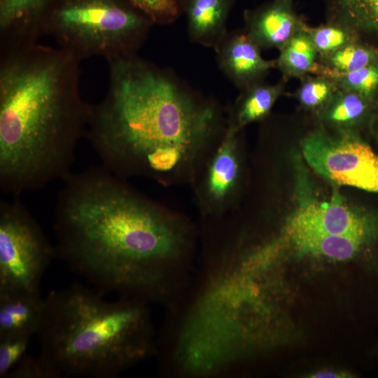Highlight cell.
Segmentation results:
<instances>
[{
  "instance_id": "obj_27",
  "label": "cell",
  "mask_w": 378,
  "mask_h": 378,
  "mask_svg": "<svg viewBox=\"0 0 378 378\" xmlns=\"http://www.w3.org/2000/svg\"><path fill=\"white\" fill-rule=\"evenodd\" d=\"M312 377L326 378V377H345L346 373H342L338 372H333L332 370L320 371L316 373L312 374Z\"/></svg>"
},
{
  "instance_id": "obj_9",
  "label": "cell",
  "mask_w": 378,
  "mask_h": 378,
  "mask_svg": "<svg viewBox=\"0 0 378 378\" xmlns=\"http://www.w3.org/2000/svg\"><path fill=\"white\" fill-rule=\"evenodd\" d=\"M297 188L298 206L288 216L282 234L316 232L363 238L378 237V218L370 211L346 204L338 193L321 202L311 195L302 177Z\"/></svg>"
},
{
  "instance_id": "obj_14",
  "label": "cell",
  "mask_w": 378,
  "mask_h": 378,
  "mask_svg": "<svg viewBox=\"0 0 378 378\" xmlns=\"http://www.w3.org/2000/svg\"><path fill=\"white\" fill-rule=\"evenodd\" d=\"M43 311L40 291L0 292V337L37 334Z\"/></svg>"
},
{
  "instance_id": "obj_3",
  "label": "cell",
  "mask_w": 378,
  "mask_h": 378,
  "mask_svg": "<svg viewBox=\"0 0 378 378\" xmlns=\"http://www.w3.org/2000/svg\"><path fill=\"white\" fill-rule=\"evenodd\" d=\"M80 60L38 44L0 50V188L15 197L71 172L92 105Z\"/></svg>"
},
{
  "instance_id": "obj_21",
  "label": "cell",
  "mask_w": 378,
  "mask_h": 378,
  "mask_svg": "<svg viewBox=\"0 0 378 378\" xmlns=\"http://www.w3.org/2000/svg\"><path fill=\"white\" fill-rule=\"evenodd\" d=\"M295 97L304 110L316 115L328 104L339 87L328 76L309 74L300 78Z\"/></svg>"
},
{
  "instance_id": "obj_12",
  "label": "cell",
  "mask_w": 378,
  "mask_h": 378,
  "mask_svg": "<svg viewBox=\"0 0 378 378\" xmlns=\"http://www.w3.org/2000/svg\"><path fill=\"white\" fill-rule=\"evenodd\" d=\"M50 0H0V49L30 46L42 35L41 21Z\"/></svg>"
},
{
  "instance_id": "obj_7",
  "label": "cell",
  "mask_w": 378,
  "mask_h": 378,
  "mask_svg": "<svg viewBox=\"0 0 378 378\" xmlns=\"http://www.w3.org/2000/svg\"><path fill=\"white\" fill-rule=\"evenodd\" d=\"M301 147L309 165L331 183L378 194V155L360 132L320 125L304 136Z\"/></svg>"
},
{
  "instance_id": "obj_16",
  "label": "cell",
  "mask_w": 378,
  "mask_h": 378,
  "mask_svg": "<svg viewBox=\"0 0 378 378\" xmlns=\"http://www.w3.org/2000/svg\"><path fill=\"white\" fill-rule=\"evenodd\" d=\"M378 104L360 95L339 88L317 118L323 127L333 130H351L360 132L369 127Z\"/></svg>"
},
{
  "instance_id": "obj_25",
  "label": "cell",
  "mask_w": 378,
  "mask_h": 378,
  "mask_svg": "<svg viewBox=\"0 0 378 378\" xmlns=\"http://www.w3.org/2000/svg\"><path fill=\"white\" fill-rule=\"evenodd\" d=\"M31 338L24 335L0 337V378H6L8 372L26 354Z\"/></svg>"
},
{
  "instance_id": "obj_28",
  "label": "cell",
  "mask_w": 378,
  "mask_h": 378,
  "mask_svg": "<svg viewBox=\"0 0 378 378\" xmlns=\"http://www.w3.org/2000/svg\"><path fill=\"white\" fill-rule=\"evenodd\" d=\"M368 129L378 144V106L374 112Z\"/></svg>"
},
{
  "instance_id": "obj_5",
  "label": "cell",
  "mask_w": 378,
  "mask_h": 378,
  "mask_svg": "<svg viewBox=\"0 0 378 378\" xmlns=\"http://www.w3.org/2000/svg\"><path fill=\"white\" fill-rule=\"evenodd\" d=\"M153 25L127 0H50L41 31L80 61H108L136 54Z\"/></svg>"
},
{
  "instance_id": "obj_22",
  "label": "cell",
  "mask_w": 378,
  "mask_h": 378,
  "mask_svg": "<svg viewBox=\"0 0 378 378\" xmlns=\"http://www.w3.org/2000/svg\"><path fill=\"white\" fill-rule=\"evenodd\" d=\"M305 29L313 40L318 59L330 55L349 44L364 40L354 29L336 22H326L316 27L307 24Z\"/></svg>"
},
{
  "instance_id": "obj_26",
  "label": "cell",
  "mask_w": 378,
  "mask_h": 378,
  "mask_svg": "<svg viewBox=\"0 0 378 378\" xmlns=\"http://www.w3.org/2000/svg\"><path fill=\"white\" fill-rule=\"evenodd\" d=\"M6 378H60L41 356L25 354L7 374Z\"/></svg>"
},
{
  "instance_id": "obj_2",
  "label": "cell",
  "mask_w": 378,
  "mask_h": 378,
  "mask_svg": "<svg viewBox=\"0 0 378 378\" xmlns=\"http://www.w3.org/2000/svg\"><path fill=\"white\" fill-rule=\"evenodd\" d=\"M107 62V93L85 133L102 166L124 179L190 185L225 132L226 110L137 53Z\"/></svg>"
},
{
  "instance_id": "obj_15",
  "label": "cell",
  "mask_w": 378,
  "mask_h": 378,
  "mask_svg": "<svg viewBox=\"0 0 378 378\" xmlns=\"http://www.w3.org/2000/svg\"><path fill=\"white\" fill-rule=\"evenodd\" d=\"M286 83L283 78L274 84L264 80L241 90L234 104L226 110L227 127L240 131L251 123L262 122L284 93Z\"/></svg>"
},
{
  "instance_id": "obj_20",
  "label": "cell",
  "mask_w": 378,
  "mask_h": 378,
  "mask_svg": "<svg viewBox=\"0 0 378 378\" xmlns=\"http://www.w3.org/2000/svg\"><path fill=\"white\" fill-rule=\"evenodd\" d=\"M318 74H346L378 63V46L360 40L318 59Z\"/></svg>"
},
{
  "instance_id": "obj_8",
  "label": "cell",
  "mask_w": 378,
  "mask_h": 378,
  "mask_svg": "<svg viewBox=\"0 0 378 378\" xmlns=\"http://www.w3.org/2000/svg\"><path fill=\"white\" fill-rule=\"evenodd\" d=\"M241 132L227 127L190 184L199 213L206 221H216L237 207L243 174Z\"/></svg>"
},
{
  "instance_id": "obj_11",
  "label": "cell",
  "mask_w": 378,
  "mask_h": 378,
  "mask_svg": "<svg viewBox=\"0 0 378 378\" xmlns=\"http://www.w3.org/2000/svg\"><path fill=\"white\" fill-rule=\"evenodd\" d=\"M244 30L262 50H279L307 24L296 13L293 0H270L244 11Z\"/></svg>"
},
{
  "instance_id": "obj_18",
  "label": "cell",
  "mask_w": 378,
  "mask_h": 378,
  "mask_svg": "<svg viewBox=\"0 0 378 378\" xmlns=\"http://www.w3.org/2000/svg\"><path fill=\"white\" fill-rule=\"evenodd\" d=\"M326 22L356 31L364 40L378 42V0H324Z\"/></svg>"
},
{
  "instance_id": "obj_23",
  "label": "cell",
  "mask_w": 378,
  "mask_h": 378,
  "mask_svg": "<svg viewBox=\"0 0 378 378\" xmlns=\"http://www.w3.org/2000/svg\"><path fill=\"white\" fill-rule=\"evenodd\" d=\"M326 76L332 78L339 88L355 92L378 104V63L349 73Z\"/></svg>"
},
{
  "instance_id": "obj_4",
  "label": "cell",
  "mask_w": 378,
  "mask_h": 378,
  "mask_svg": "<svg viewBox=\"0 0 378 378\" xmlns=\"http://www.w3.org/2000/svg\"><path fill=\"white\" fill-rule=\"evenodd\" d=\"M102 294L75 283L44 298L40 356L59 377L115 378L154 352L146 303Z\"/></svg>"
},
{
  "instance_id": "obj_17",
  "label": "cell",
  "mask_w": 378,
  "mask_h": 378,
  "mask_svg": "<svg viewBox=\"0 0 378 378\" xmlns=\"http://www.w3.org/2000/svg\"><path fill=\"white\" fill-rule=\"evenodd\" d=\"M281 240L291 244L301 254L335 260L349 259L372 242L363 238L316 232L282 234Z\"/></svg>"
},
{
  "instance_id": "obj_10",
  "label": "cell",
  "mask_w": 378,
  "mask_h": 378,
  "mask_svg": "<svg viewBox=\"0 0 378 378\" xmlns=\"http://www.w3.org/2000/svg\"><path fill=\"white\" fill-rule=\"evenodd\" d=\"M223 74L240 90L264 81L276 61L265 59L244 29L227 31L214 49Z\"/></svg>"
},
{
  "instance_id": "obj_24",
  "label": "cell",
  "mask_w": 378,
  "mask_h": 378,
  "mask_svg": "<svg viewBox=\"0 0 378 378\" xmlns=\"http://www.w3.org/2000/svg\"><path fill=\"white\" fill-rule=\"evenodd\" d=\"M127 1L147 15L154 24H170L183 14V0Z\"/></svg>"
},
{
  "instance_id": "obj_6",
  "label": "cell",
  "mask_w": 378,
  "mask_h": 378,
  "mask_svg": "<svg viewBox=\"0 0 378 378\" xmlns=\"http://www.w3.org/2000/svg\"><path fill=\"white\" fill-rule=\"evenodd\" d=\"M43 230L19 197L0 202V292L40 291L55 255Z\"/></svg>"
},
{
  "instance_id": "obj_13",
  "label": "cell",
  "mask_w": 378,
  "mask_h": 378,
  "mask_svg": "<svg viewBox=\"0 0 378 378\" xmlns=\"http://www.w3.org/2000/svg\"><path fill=\"white\" fill-rule=\"evenodd\" d=\"M235 2L236 0H183L190 41L214 49L228 31L227 22Z\"/></svg>"
},
{
  "instance_id": "obj_1",
  "label": "cell",
  "mask_w": 378,
  "mask_h": 378,
  "mask_svg": "<svg viewBox=\"0 0 378 378\" xmlns=\"http://www.w3.org/2000/svg\"><path fill=\"white\" fill-rule=\"evenodd\" d=\"M103 166L71 173L57 202L56 253L102 293L146 303L162 298L195 232L179 212Z\"/></svg>"
},
{
  "instance_id": "obj_19",
  "label": "cell",
  "mask_w": 378,
  "mask_h": 378,
  "mask_svg": "<svg viewBox=\"0 0 378 378\" xmlns=\"http://www.w3.org/2000/svg\"><path fill=\"white\" fill-rule=\"evenodd\" d=\"M279 51V56L275 59L276 69L286 80L294 78L299 79L309 74H317L319 68L318 54L305 26Z\"/></svg>"
}]
</instances>
